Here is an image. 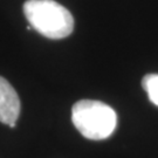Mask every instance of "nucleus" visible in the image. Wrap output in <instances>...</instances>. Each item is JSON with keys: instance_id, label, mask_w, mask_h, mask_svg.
Returning a JSON list of instances; mask_svg holds the SVG:
<instances>
[{"instance_id": "obj_4", "label": "nucleus", "mask_w": 158, "mask_h": 158, "mask_svg": "<svg viewBox=\"0 0 158 158\" xmlns=\"http://www.w3.org/2000/svg\"><path fill=\"white\" fill-rule=\"evenodd\" d=\"M142 87L148 93L149 100L158 107V74H148L142 80Z\"/></svg>"}, {"instance_id": "obj_2", "label": "nucleus", "mask_w": 158, "mask_h": 158, "mask_svg": "<svg viewBox=\"0 0 158 158\" xmlns=\"http://www.w3.org/2000/svg\"><path fill=\"white\" fill-rule=\"evenodd\" d=\"M72 121L85 138L101 141L114 132L117 124V116L113 108L103 102L81 100L73 106Z\"/></svg>"}, {"instance_id": "obj_3", "label": "nucleus", "mask_w": 158, "mask_h": 158, "mask_svg": "<svg viewBox=\"0 0 158 158\" xmlns=\"http://www.w3.org/2000/svg\"><path fill=\"white\" fill-rule=\"evenodd\" d=\"M20 108V98L15 89L7 80L0 76V122L14 128Z\"/></svg>"}, {"instance_id": "obj_1", "label": "nucleus", "mask_w": 158, "mask_h": 158, "mask_svg": "<svg viewBox=\"0 0 158 158\" xmlns=\"http://www.w3.org/2000/svg\"><path fill=\"white\" fill-rule=\"evenodd\" d=\"M23 14L35 31L49 39H63L74 29L72 13L54 0H27Z\"/></svg>"}]
</instances>
